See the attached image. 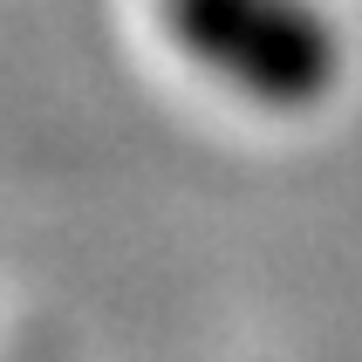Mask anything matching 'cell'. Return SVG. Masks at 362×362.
Instances as JSON below:
<instances>
[{
  "mask_svg": "<svg viewBox=\"0 0 362 362\" xmlns=\"http://www.w3.org/2000/svg\"><path fill=\"white\" fill-rule=\"evenodd\" d=\"M164 28L253 103L301 110L342 76V48L308 0H164Z\"/></svg>",
  "mask_w": 362,
  "mask_h": 362,
  "instance_id": "1",
  "label": "cell"
}]
</instances>
